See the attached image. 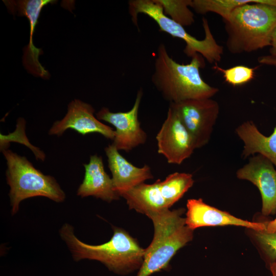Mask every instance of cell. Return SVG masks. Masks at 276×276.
Masks as SVG:
<instances>
[{
  "mask_svg": "<svg viewBox=\"0 0 276 276\" xmlns=\"http://www.w3.org/2000/svg\"><path fill=\"white\" fill-rule=\"evenodd\" d=\"M240 179L247 180L259 189L265 216L276 213V170L273 165L261 154L250 156L248 162L236 172Z\"/></svg>",
  "mask_w": 276,
  "mask_h": 276,
  "instance_id": "30bf717a",
  "label": "cell"
},
{
  "mask_svg": "<svg viewBox=\"0 0 276 276\" xmlns=\"http://www.w3.org/2000/svg\"><path fill=\"white\" fill-rule=\"evenodd\" d=\"M258 61L260 64L276 67V56L271 55L261 56L258 58Z\"/></svg>",
  "mask_w": 276,
  "mask_h": 276,
  "instance_id": "603a6c76",
  "label": "cell"
},
{
  "mask_svg": "<svg viewBox=\"0 0 276 276\" xmlns=\"http://www.w3.org/2000/svg\"><path fill=\"white\" fill-rule=\"evenodd\" d=\"M8 9L13 14L27 17L30 24V38L25 48L22 58L23 64L27 70L35 76L43 78L49 76L48 72L39 61L42 51L35 47L33 42V34L40 12L46 5L54 3L52 0L3 1Z\"/></svg>",
  "mask_w": 276,
  "mask_h": 276,
  "instance_id": "7c38bea8",
  "label": "cell"
},
{
  "mask_svg": "<svg viewBox=\"0 0 276 276\" xmlns=\"http://www.w3.org/2000/svg\"><path fill=\"white\" fill-rule=\"evenodd\" d=\"M94 113L95 109L91 105L75 99L68 104L64 117L54 123L49 134L60 136L66 130L71 129L83 135L98 133L113 141L115 131L98 120Z\"/></svg>",
  "mask_w": 276,
  "mask_h": 276,
  "instance_id": "8fae6325",
  "label": "cell"
},
{
  "mask_svg": "<svg viewBox=\"0 0 276 276\" xmlns=\"http://www.w3.org/2000/svg\"><path fill=\"white\" fill-rule=\"evenodd\" d=\"M2 151L7 166L6 176L13 215L19 210L20 202L29 198L42 196L57 202L64 200L65 193L54 177L36 169L25 156L7 149Z\"/></svg>",
  "mask_w": 276,
  "mask_h": 276,
  "instance_id": "5b68a950",
  "label": "cell"
},
{
  "mask_svg": "<svg viewBox=\"0 0 276 276\" xmlns=\"http://www.w3.org/2000/svg\"><path fill=\"white\" fill-rule=\"evenodd\" d=\"M85 174L77 190L81 197L94 196L110 202L118 200L112 179L104 169L102 157L97 154L91 155L88 164H83Z\"/></svg>",
  "mask_w": 276,
  "mask_h": 276,
  "instance_id": "9a60e30c",
  "label": "cell"
},
{
  "mask_svg": "<svg viewBox=\"0 0 276 276\" xmlns=\"http://www.w3.org/2000/svg\"><path fill=\"white\" fill-rule=\"evenodd\" d=\"M110 240L100 245H90L80 240L74 234L73 226L65 223L59 231L63 240L71 250L74 260H96L110 271L119 274L130 273L140 269L145 249L125 230L113 227Z\"/></svg>",
  "mask_w": 276,
  "mask_h": 276,
  "instance_id": "7a4b0ae2",
  "label": "cell"
},
{
  "mask_svg": "<svg viewBox=\"0 0 276 276\" xmlns=\"http://www.w3.org/2000/svg\"><path fill=\"white\" fill-rule=\"evenodd\" d=\"M128 11L136 26L138 27L137 16L142 13L153 19L160 31L183 40L186 43L183 52L187 56L192 58L199 54L211 64L221 61L223 47L216 41L205 18L202 19L205 36L199 40L189 34L184 27L166 15L156 0H130L128 2Z\"/></svg>",
  "mask_w": 276,
  "mask_h": 276,
  "instance_id": "8992f818",
  "label": "cell"
},
{
  "mask_svg": "<svg viewBox=\"0 0 276 276\" xmlns=\"http://www.w3.org/2000/svg\"><path fill=\"white\" fill-rule=\"evenodd\" d=\"M185 211L182 208L165 209L147 215L153 224L154 236L136 276H149L167 269L176 252L192 240L193 230L181 216Z\"/></svg>",
  "mask_w": 276,
  "mask_h": 276,
  "instance_id": "277c9868",
  "label": "cell"
},
{
  "mask_svg": "<svg viewBox=\"0 0 276 276\" xmlns=\"http://www.w3.org/2000/svg\"><path fill=\"white\" fill-rule=\"evenodd\" d=\"M266 231L269 233L276 232V218L272 221L266 222Z\"/></svg>",
  "mask_w": 276,
  "mask_h": 276,
  "instance_id": "d4e9b609",
  "label": "cell"
},
{
  "mask_svg": "<svg viewBox=\"0 0 276 276\" xmlns=\"http://www.w3.org/2000/svg\"><path fill=\"white\" fill-rule=\"evenodd\" d=\"M192 136L196 149L209 142L219 113L218 103L212 98L170 103Z\"/></svg>",
  "mask_w": 276,
  "mask_h": 276,
  "instance_id": "52a82bcc",
  "label": "cell"
},
{
  "mask_svg": "<svg viewBox=\"0 0 276 276\" xmlns=\"http://www.w3.org/2000/svg\"><path fill=\"white\" fill-rule=\"evenodd\" d=\"M105 152L112 174L113 188L119 196L153 177L148 165L137 167L132 165L120 153L113 144L105 147Z\"/></svg>",
  "mask_w": 276,
  "mask_h": 276,
  "instance_id": "5bb4252c",
  "label": "cell"
},
{
  "mask_svg": "<svg viewBox=\"0 0 276 276\" xmlns=\"http://www.w3.org/2000/svg\"><path fill=\"white\" fill-rule=\"evenodd\" d=\"M270 47V55L276 56V29L273 34Z\"/></svg>",
  "mask_w": 276,
  "mask_h": 276,
  "instance_id": "cb8c5ba5",
  "label": "cell"
},
{
  "mask_svg": "<svg viewBox=\"0 0 276 276\" xmlns=\"http://www.w3.org/2000/svg\"><path fill=\"white\" fill-rule=\"evenodd\" d=\"M236 132L243 143V158L261 154L276 167V125L268 136L263 135L251 121L242 123L237 127Z\"/></svg>",
  "mask_w": 276,
  "mask_h": 276,
  "instance_id": "2e32d148",
  "label": "cell"
},
{
  "mask_svg": "<svg viewBox=\"0 0 276 276\" xmlns=\"http://www.w3.org/2000/svg\"><path fill=\"white\" fill-rule=\"evenodd\" d=\"M251 231L254 239L263 253L268 266L270 264L276 262V232L269 233L266 229Z\"/></svg>",
  "mask_w": 276,
  "mask_h": 276,
  "instance_id": "7402d4cb",
  "label": "cell"
},
{
  "mask_svg": "<svg viewBox=\"0 0 276 276\" xmlns=\"http://www.w3.org/2000/svg\"><path fill=\"white\" fill-rule=\"evenodd\" d=\"M143 94L142 89H140L133 106L128 111L113 112L108 108L103 107L96 113L98 120L108 122L115 127L112 144L119 151L129 152L147 141V133L141 127L138 117Z\"/></svg>",
  "mask_w": 276,
  "mask_h": 276,
  "instance_id": "9c48e42d",
  "label": "cell"
},
{
  "mask_svg": "<svg viewBox=\"0 0 276 276\" xmlns=\"http://www.w3.org/2000/svg\"><path fill=\"white\" fill-rule=\"evenodd\" d=\"M269 268L272 276H276V262L270 264Z\"/></svg>",
  "mask_w": 276,
  "mask_h": 276,
  "instance_id": "484cf974",
  "label": "cell"
},
{
  "mask_svg": "<svg viewBox=\"0 0 276 276\" xmlns=\"http://www.w3.org/2000/svg\"><path fill=\"white\" fill-rule=\"evenodd\" d=\"M250 3L266 5L267 0H191L190 7L198 14L212 12L224 19L237 7Z\"/></svg>",
  "mask_w": 276,
  "mask_h": 276,
  "instance_id": "d6986e66",
  "label": "cell"
},
{
  "mask_svg": "<svg viewBox=\"0 0 276 276\" xmlns=\"http://www.w3.org/2000/svg\"><path fill=\"white\" fill-rule=\"evenodd\" d=\"M164 14L183 27L194 22V15L190 10L191 0H156Z\"/></svg>",
  "mask_w": 276,
  "mask_h": 276,
  "instance_id": "ffe728a7",
  "label": "cell"
},
{
  "mask_svg": "<svg viewBox=\"0 0 276 276\" xmlns=\"http://www.w3.org/2000/svg\"><path fill=\"white\" fill-rule=\"evenodd\" d=\"M121 197L130 209L146 215L169 209L159 186V179L152 184L141 183L125 193Z\"/></svg>",
  "mask_w": 276,
  "mask_h": 276,
  "instance_id": "e0dca14e",
  "label": "cell"
},
{
  "mask_svg": "<svg viewBox=\"0 0 276 276\" xmlns=\"http://www.w3.org/2000/svg\"><path fill=\"white\" fill-rule=\"evenodd\" d=\"M223 75L225 81L233 86L244 84L254 78L256 67H250L244 65H236L224 69L215 63L212 67Z\"/></svg>",
  "mask_w": 276,
  "mask_h": 276,
  "instance_id": "44dd1931",
  "label": "cell"
},
{
  "mask_svg": "<svg viewBox=\"0 0 276 276\" xmlns=\"http://www.w3.org/2000/svg\"><path fill=\"white\" fill-rule=\"evenodd\" d=\"M151 81L170 103L191 99L212 98L219 91L202 78L200 70L205 66L204 58L196 54L187 64L177 62L168 54L165 45L158 46Z\"/></svg>",
  "mask_w": 276,
  "mask_h": 276,
  "instance_id": "6da1fadb",
  "label": "cell"
},
{
  "mask_svg": "<svg viewBox=\"0 0 276 276\" xmlns=\"http://www.w3.org/2000/svg\"><path fill=\"white\" fill-rule=\"evenodd\" d=\"M186 224L194 230L210 226L236 225L254 230L266 228V222H250L237 218L204 202L202 199H190L187 202Z\"/></svg>",
  "mask_w": 276,
  "mask_h": 276,
  "instance_id": "4fadbf2b",
  "label": "cell"
},
{
  "mask_svg": "<svg viewBox=\"0 0 276 276\" xmlns=\"http://www.w3.org/2000/svg\"><path fill=\"white\" fill-rule=\"evenodd\" d=\"M156 140L157 152L170 164L180 165L196 149L192 136L177 112L170 106Z\"/></svg>",
  "mask_w": 276,
  "mask_h": 276,
  "instance_id": "ba28073f",
  "label": "cell"
},
{
  "mask_svg": "<svg viewBox=\"0 0 276 276\" xmlns=\"http://www.w3.org/2000/svg\"><path fill=\"white\" fill-rule=\"evenodd\" d=\"M223 20L228 52L251 53L270 46L276 29V7L247 4L236 8Z\"/></svg>",
  "mask_w": 276,
  "mask_h": 276,
  "instance_id": "3957f363",
  "label": "cell"
},
{
  "mask_svg": "<svg viewBox=\"0 0 276 276\" xmlns=\"http://www.w3.org/2000/svg\"><path fill=\"white\" fill-rule=\"evenodd\" d=\"M194 182L192 175L187 173L175 172L163 181L159 179L161 192L169 208L183 196Z\"/></svg>",
  "mask_w": 276,
  "mask_h": 276,
  "instance_id": "ac0fdd59",
  "label": "cell"
}]
</instances>
